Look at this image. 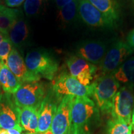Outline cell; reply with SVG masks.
<instances>
[{
  "instance_id": "obj_34",
  "label": "cell",
  "mask_w": 134,
  "mask_h": 134,
  "mask_svg": "<svg viewBox=\"0 0 134 134\" xmlns=\"http://www.w3.org/2000/svg\"><path fill=\"white\" fill-rule=\"evenodd\" d=\"M133 134H134V132H133Z\"/></svg>"
},
{
  "instance_id": "obj_5",
  "label": "cell",
  "mask_w": 134,
  "mask_h": 134,
  "mask_svg": "<svg viewBox=\"0 0 134 134\" xmlns=\"http://www.w3.org/2000/svg\"><path fill=\"white\" fill-rule=\"evenodd\" d=\"M133 52L127 43L122 41L115 42L108 50L104 57L99 65L95 78L113 74Z\"/></svg>"
},
{
  "instance_id": "obj_12",
  "label": "cell",
  "mask_w": 134,
  "mask_h": 134,
  "mask_svg": "<svg viewBox=\"0 0 134 134\" xmlns=\"http://www.w3.org/2000/svg\"><path fill=\"white\" fill-rule=\"evenodd\" d=\"M61 100L62 99L55 93L52 88L48 89L38 110V133L50 129L53 119Z\"/></svg>"
},
{
  "instance_id": "obj_29",
  "label": "cell",
  "mask_w": 134,
  "mask_h": 134,
  "mask_svg": "<svg viewBox=\"0 0 134 134\" xmlns=\"http://www.w3.org/2000/svg\"><path fill=\"white\" fill-rule=\"evenodd\" d=\"M131 124L132 125V129H134V108H133V113H132V115Z\"/></svg>"
},
{
  "instance_id": "obj_27",
  "label": "cell",
  "mask_w": 134,
  "mask_h": 134,
  "mask_svg": "<svg viewBox=\"0 0 134 134\" xmlns=\"http://www.w3.org/2000/svg\"><path fill=\"white\" fill-rule=\"evenodd\" d=\"M73 0H56V4L58 9H60L65 5L71 3Z\"/></svg>"
},
{
  "instance_id": "obj_8",
  "label": "cell",
  "mask_w": 134,
  "mask_h": 134,
  "mask_svg": "<svg viewBox=\"0 0 134 134\" xmlns=\"http://www.w3.org/2000/svg\"><path fill=\"white\" fill-rule=\"evenodd\" d=\"M0 129L23 131L20 124L19 107L15 103L12 94H0Z\"/></svg>"
},
{
  "instance_id": "obj_30",
  "label": "cell",
  "mask_w": 134,
  "mask_h": 134,
  "mask_svg": "<svg viewBox=\"0 0 134 134\" xmlns=\"http://www.w3.org/2000/svg\"><path fill=\"white\" fill-rule=\"evenodd\" d=\"M6 37V36H5V35H4L3 34H2L1 32H0V43H1V42L4 39V38Z\"/></svg>"
},
{
  "instance_id": "obj_20",
  "label": "cell",
  "mask_w": 134,
  "mask_h": 134,
  "mask_svg": "<svg viewBox=\"0 0 134 134\" xmlns=\"http://www.w3.org/2000/svg\"><path fill=\"white\" fill-rule=\"evenodd\" d=\"M119 83L133 86L134 85V57L127 59L113 73Z\"/></svg>"
},
{
  "instance_id": "obj_16",
  "label": "cell",
  "mask_w": 134,
  "mask_h": 134,
  "mask_svg": "<svg viewBox=\"0 0 134 134\" xmlns=\"http://www.w3.org/2000/svg\"><path fill=\"white\" fill-rule=\"evenodd\" d=\"M19 109L20 124L23 131L38 133V110L31 108H19Z\"/></svg>"
},
{
  "instance_id": "obj_35",
  "label": "cell",
  "mask_w": 134,
  "mask_h": 134,
  "mask_svg": "<svg viewBox=\"0 0 134 134\" xmlns=\"http://www.w3.org/2000/svg\"><path fill=\"white\" fill-rule=\"evenodd\" d=\"M133 2H134V0H133Z\"/></svg>"
},
{
  "instance_id": "obj_26",
  "label": "cell",
  "mask_w": 134,
  "mask_h": 134,
  "mask_svg": "<svg viewBox=\"0 0 134 134\" xmlns=\"http://www.w3.org/2000/svg\"><path fill=\"white\" fill-rule=\"evenodd\" d=\"M127 41L129 46L133 50V51H134V29L130 32L129 34L128 35Z\"/></svg>"
},
{
  "instance_id": "obj_7",
  "label": "cell",
  "mask_w": 134,
  "mask_h": 134,
  "mask_svg": "<svg viewBox=\"0 0 134 134\" xmlns=\"http://www.w3.org/2000/svg\"><path fill=\"white\" fill-rule=\"evenodd\" d=\"M133 86L126 85L121 87L113 99L110 114L114 120L131 124L134 108Z\"/></svg>"
},
{
  "instance_id": "obj_15",
  "label": "cell",
  "mask_w": 134,
  "mask_h": 134,
  "mask_svg": "<svg viewBox=\"0 0 134 134\" xmlns=\"http://www.w3.org/2000/svg\"><path fill=\"white\" fill-rule=\"evenodd\" d=\"M30 27L22 12L15 21L8 34V37L14 48L21 50L26 46L29 39Z\"/></svg>"
},
{
  "instance_id": "obj_21",
  "label": "cell",
  "mask_w": 134,
  "mask_h": 134,
  "mask_svg": "<svg viewBox=\"0 0 134 134\" xmlns=\"http://www.w3.org/2000/svg\"><path fill=\"white\" fill-rule=\"evenodd\" d=\"M80 0H73L59 10L58 19L63 24H69L73 23L78 15V6Z\"/></svg>"
},
{
  "instance_id": "obj_22",
  "label": "cell",
  "mask_w": 134,
  "mask_h": 134,
  "mask_svg": "<svg viewBox=\"0 0 134 134\" xmlns=\"http://www.w3.org/2000/svg\"><path fill=\"white\" fill-rule=\"evenodd\" d=\"M132 124L112 119L107 123L105 134H131Z\"/></svg>"
},
{
  "instance_id": "obj_13",
  "label": "cell",
  "mask_w": 134,
  "mask_h": 134,
  "mask_svg": "<svg viewBox=\"0 0 134 134\" xmlns=\"http://www.w3.org/2000/svg\"><path fill=\"white\" fill-rule=\"evenodd\" d=\"M108 51V47L103 42L89 40L77 47L76 54L93 65H99Z\"/></svg>"
},
{
  "instance_id": "obj_11",
  "label": "cell",
  "mask_w": 134,
  "mask_h": 134,
  "mask_svg": "<svg viewBox=\"0 0 134 134\" xmlns=\"http://www.w3.org/2000/svg\"><path fill=\"white\" fill-rule=\"evenodd\" d=\"M66 64L70 74L85 86L91 85L96 76L98 66L93 65L76 54L66 58Z\"/></svg>"
},
{
  "instance_id": "obj_31",
  "label": "cell",
  "mask_w": 134,
  "mask_h": 134,
  "mask_svg": "<svg viewBox=\"0 0 134 134\" xmlns=\"http://www.w3.org/2000/svg\"><path fill=\"white\" fill-rule=\"evenodd\" d=\"M0 134H9V133H8V130L6 129H0Z\"/></svg>"
},
{
  "instance_id": "obj_23",
  "label": "cell",
  "mask_w": 134,
  "mask_h": 134,
  "mask_svg": "<svg viewBox=\"0 0 134 134\" xmlns=\"http://www.w3.org/2000/svg\"><path fill=\"white\" fill-rule=\"evenodd\" d=\"M47 0H26L24 11L27 16L39 15L44 10Z\"/></svg>"
},
{
  "instance_id": "obj_10",
  "label": "cell",
  "mask_w": 134,
  "mask_h": 134,
  "mask_svg": "<svg viewBox=\"0 0 134 134\" xmlns=\"http://www.w3.org/2000/svg\"><path fill=\"white\" fill-rule=\"evenodd\" d=\"M75 96H63L52 122L50 130L53 134L71 133V109Z\"/></svg>"
},
{
  "instance_id": "obj_2",
  "label": "cell",
  "mask_w": 134,
  "mask_h": 134,
  "mask_svg": "<svg viewBox=\"0 0 134 134\" xmlns=\"http://www.w3.org/2000/svg\"><path fill=\"white\" fill-rule=\"evenodd\" d=\"M94 102L103 114H110L113 99L120 89V83L113 74L97 77L91 84Z\"/></svg>"
},
{
  "instance_id": "obj_14",
  "label": "cell",
  "mask_w": 134,
  "mask_h": 134,
  "mask_svg": "<svg viewBox=\"0 0 134 134\" xmlns=\"http://www.w3.org/2000/svg\"><path fill=\"white\" fill-rule=\"evenodd\" d=\"M7 66L21 85L27 82L40 81V79L28 70L25 60L16 48H13L8 57Z\"/></svg>"
},
{
  "instance_id": "obj_1",
  "label": "cell",
  "mask_w": 134,
  "mask_h": 134,
  "mask_svg": "<svg viewBox=\"0 0 134 134\" xmlns=\"http://www.w3.org/2000/svg\"><path fill=\"white\" fill-rule=\"evenodd\" d=\"M101 123L100 110L89 97H75L71 109V133L93 134Z\"/></svg>"
},
{
  "instance_id": "obj_28",
  "label": "cell",
  "mask_w": 134,
  "mask_h": 134,
  "mask_svg": "<svg viewBox=\"0 0 134 134\" xmlns=\"http://www.w3.org/2000/svg\"><path fill=\"white\" fill-rule=\"evenodd\" d=\"M8 132L9 134H21V132L15 129H8Z\"/></svg>"
},
{
  "instance_id": "obj_32",
  "label": "cell",
  "mask_w": 134,
  "mask_h": 134,
  "mask_svg": "<svg viewBox=\"0 0 134 134\" xmlns=\"http://www.w3.org/2000/svg\"><path fill=\"white\" fill-rule=\"evenodd\" d=\"M38 134H53V133H52V132H51V130H50H50H47V131H46V132H43V133H38Z\"/></svg>"
},
{
  "instance_id": "obj_9",
  "label": "cell",
  "mask_w": 134,
  "mask_h": 134,
  "mask_svg": "<svg viewBox=\"0 0 134 134\" xmlns=\"http://www.w3.org/2000/svg\"><path fill=\"white\" fill-rule=\"evenodd\" d=\"M78 15L91 27L111 29L114 28L117 24L116 21L104 14L87 0H80Z\"/></svg>"
},
{
  "instance_id": "obj_33",
  "label": "cell",
  "mask_w": 134,
  "mask_h": 134,
  "mask_svg": "<svg viewBox=\"0 0 134 134\" xmlns=\"http://www.w3.org/2000/svg\"><path fill=\"white\" fill-rule=\"evenodd\" d=\"M22 134H38V133H22Z\"/></svg>"
},
{
  "instance_id": "obj_6",
  "label": "cell",
  "mask_w": 134,
  "mask_h": 134,
  "mask_svg": "<svg viewBox=\"0 0 134 134\" xmlns=\"http://www.w3.org/2000/svg\"><path fill=\"white\" fill-rule=\"evenodd\" d=\"M52 89L60 98L71 95L75 97L91 98V85L85 86L68 73L66 70L61 71L52 80Z\"/></svg>"
},
{
  "instance_id": "obj_25",
  "label": "cell",
  "mask_w": 134,
  "mask_h": 134,
  "mask_svg": "<svg viewBox=\"0 0 134 134\" xmlns=\"http://www.w3.org/2000/svg\"><path fill=\"white\" fill-rule=\"evenodd\" d=\"M25 1L26 0H5V4L9 8H16Z\"/></svg>"
},
{
  "instance_id": "obj_17",
  "label": "cell",
  "mask_w": 134,
  "mask_h": 134,
  "mask_svg": "<svg viewBox=\"0 0 134 134\" xmlns=\"http://www.w3.org/2000/svg\"><path fill=\"white\" fill-rule=\"evenodd\" d=\"M21 86V83L7 65L0 63V86L4 93L13 94Z\"/></svg>"
},
{
  "instance_id": "obj_24",
  "label": "cell",
  "mask_w": 134,
  "mask_h": 134,
  "mask_svg": "<svg viewBox=\"0 0 134 134\" xmlns=\"http://www.w3.org/2000/svg\"><path fill=\"white\" fill-rule=\"evenodd\" d=\"M13 44L8 36L0 43V62L7 65L8 57L12 50Z\"/></svg>"
},
{
  "instance_id": "obj_4",
  "label": "cell",
  "mask_w": 134,
  "mask_h": 134,
  "mask_svg": "<svg viewBox=\"0 0 134 134\" xmlns=\"http://www.w3.org/2000/svg\"><path fill=\"white\" fill-rule=\"evenodd\" d=\"M48 90L43 82H27L22 84L13 95L19 108H31L38 110Z\"/></svg>"
},
{
  "instance_id": "obj_18",
  "label": "cell",
  "mask_w": 134,
  "mask_h": 134,
  "mask_svg": "<svg viewBox=\"0 0 134 134\" xmlns=\"http://www.w3.org/2000/svg\"><path fill=\"white\" fill-rule=\"evenodd\" d=\"M101 13L115 21L120 18V6L119 0H87Z\"/></svg>"
},
{
  "instance_id": "obj_36",
  "label": "cell",
  "mask_w": 134,
  "mask_h": 134,
  "mask_svg": "<svg viewBox=\"0 0 134 134\" xmlns=\"http://www.w3.org/2000/svg\"><path fill=\"white\" fill-rule=\"evenodd\" d=\"M0 63H1V62H0Z\"/></svg>"
},
{
  "instance_id": "obj_3",
  "label": "cell",
  "mask_w": 134,
  "mask_h": 134,
  "mask_svg": "<svg viewBox=\"0 0 134 134\" xmlns=\"http://www.w3.org/2000/svg\"><path fill=\"white\" fill-rule=\"evenodd\" d=\"M25 63L29 71L38 79H54L59 69L56 60L46 50L37 49L30 51L25 57Z\"/></svg>"
},
{
  "instance_id": "obj_19",
  "label": "cell",
  "mask_w": 134,
  "mask_h": 134,
  "mask_svg": "<svg viewBox=\"0 0 134 134\" xmlns=\"http://www.w3.org/2000/svg\"><path fill=\"white\" fill-rule=\"evenodd\" d=\"M21 13V10L0 4V32L8 36L10 29Z\"/></svg>"
}]
</instances>
